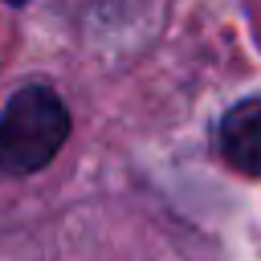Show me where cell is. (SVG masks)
Here are the masks:
<instances>
[{"instance_id": "cell-3", "label": "cell", "mask_w": 261, "mask_h": 261, "mask_svg": "<svg viewBox=\"0 0 261 261\" xmlns=\"http://www.w3.org/2000/svg\"><path fill=\"white\" fill-rule=\"evenodd\" d=\"M8 4H24V0H8Z\"/></svg>"}, {"instance_id": "cell-1", "label": "cell", "mask_w": 261, "mask_h": 261, "mask_svg": "<svg viewBox=\"0 0 261 261\" xmlns=\"http://www.w3.org/2000/svg\"><path fill=\"white\" fill-rule=\"evenodd\" d=\"M69 139V110L49 86H24L0 110V171L33 175Z\"/></svg>"}, {"instance_id": "cell-2", "label": "cell", "mask_w": 261, "mask_h": 261, "mask_svg": "<svg viewBox=\"0 0 261 261\" xmlns=\"http://www.w3.org/2000/svg\"><path fill=\"white\" fill-rule=\"evenodd\" d=\"M220 151L241 175L261 179V98H245L220 118Z\"/></svg>"}]
</instances>
